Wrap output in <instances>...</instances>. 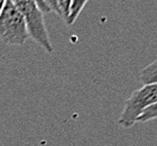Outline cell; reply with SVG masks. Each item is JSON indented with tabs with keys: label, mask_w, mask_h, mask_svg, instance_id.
Here are the masks:
<instances>
[{
	"label": "cell",
	"mask_w": 157,
	"mask_h": 146,
	"mask_svg": "<svg viewBox=\"0 0 157 146\" xmlns=\"http://www.w3.org/2000/svg\"><path fill=\"white\" fill-rule=\"evenodd\" d=\"M28 37V29L23 14L11 0H6L0 14V39L8 45L21 46Z\"/></svg>",
	"instance_id": "cell-2"
},
{
	"label": "cell",
	"mask_w": 157,
	"mask_h": 146,
	"mask_svg": "<svg viewBox=\"0 0 157 146\" xmlns=\"http://www.w3.org/2000/svg\"><path fill=\"white\" fill-rule=\"evenodd\" d=\"M45 2H46V5L49 7L51 11H53V13H55L56 15L61 16V11H59L57 0H45Z\"/></svg>",
	"instance_id": "cell-8"
},
{
	"label": "cell",
	"mask_w": 157,
	"mask_h": 146,
	"mask_svg": "<svg viewBox=\"0 0 157 146\" xmlns=\"http://www.w3.org/2000/svg\"><path fill=\"white\" fill-rule=\"evenodd\" d=\"M137 79L143 85L157 83V60L141 69L137 75Z\"/></svg>",
	"instance_id": "cell-4"
},
{
	"label": "cell",
	"mask_w": 157,
	"mask_h": 146,
	"mask_svg": "<svg viewBox=\"0 0 157 146\" xmlns=\"http://www.w3.org/2000/svg\"><path fill=\"white\" fill-rule=\"evenodd\" d=\"M153 119H157V101L154 105H151V107H148L140 115L137 123H147V121H151Z\"/></svg>",
	"instance_id": "cell-6"
},
{
	"label": "cell",
	"mask_w": 157,
	"mask_h": 146,
	"mask_svg": "<svg viewBox=\"0 0 157 146\" xmlns=\"http://www.w3.org/2000/svg\"><path fill=\"white\" fill-rule=\"evenodd\" d=\"M89 0H71V7H70V15L67 18L66 24L71 26L75 23V20L78 19V17L80 16V14L82 13L83 8L85 7L86 2Z\"/></svg>",
	"instance_id": "cell-5"
},
{
	"label": "cell",
	"mask_w": 157,
	"mask_h": 146,
	"mask_svg": "<svg viewBox=\"0 0 157 146\" xmlns=\"http://www.w3.org/2000/svg\"><path fill=\"white\" fill-rule=\"evenodd\" d=\"M11 1L23 14L30 38L37 43L45 52L53 54L54 47L52 45L48 30L46 27L44 13L39 9L37 3L34 0H11Z\"/></svg>",
	"instance_id": "cell-1"
},
{
	"label": "cell",
	"mask_w": 157,
	"mask_h": 146,
	"mask_svg": "<svg viewBox=\"0 0 157 146\" xmlns=\"http://www.w3.org/2000/svg\"><path fill=\"white\" fill-rule=\"evenodd\" d=\"M157 101V83L144 85L135 90L124 102L118 124L124 129H129L137 123L138 118L148 107Z\"/></svg>",
	"instance_id": "cell-3"
},
{
	"label": "cell",
	"mask_w": 157,
	"mask_h": 146,
	"mask_svg": "<svg viewBox=\"0 0 157 146\" xmlns=\"http://www.w3.org/2000/svg\"><path fill=\"white\" fill-rule=\"evenodd\" d=\"M59 3V8L61 11V17L63 18L64 22H67L70 15V7H71V0H57Z\"/></svg>",
	"instance_id": "cell-7"
},
{
	"label": "cell",
	"mask_w": 157,
	"mask_h": 146,
	"mask_svg": "<svg viewBox=\"0 0 157 146\" xmlns=\"http://www.w3.org/2000/svg\"><path fill=\"white\" fill-rule=\"evenodd\" d=\"M34 1L37 3V6L39 7V9L42 10L44 14L51 13V9H49V7L46 5L45 0H34Z\"/></svg>",
	"instance_id": "cell-9"
},
{
	"label": "cell",
	"mask_w": 157,
	"mask_h": 146,
	"mask_svg": "<svg viewBox=\"0 0 157 146\" xmlns=\"http://www.w3.org/2000/svg\"><path fill=\"white\" fill-rule=\"evenodd\" d=\"M5 3H6V0H0V14H1L3 7H5Z\"/></svg>",
	"instance_id": "cell-10"
}]
</instances>
